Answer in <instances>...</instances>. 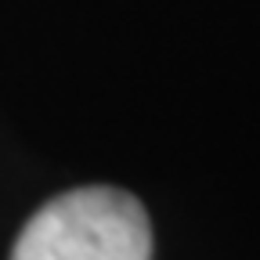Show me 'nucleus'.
Listing matches in <instances>:
<instances>
[{"mask_svg":"<svg viewBox=\"0 0 260 260\" xmlns=\"http://www.w3.org/2000/svg\"><path fill=\"white\" fill-rule=\"evenodd\" d=\"M11 260H152V228L134 195L80 188L22 228Z\"/></svg>","mask_w":260,"mask_h":260,"instance_id":"1","label":"nucleus"}]
</instances>
